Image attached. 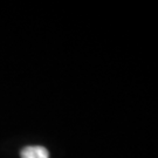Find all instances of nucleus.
Returning <instances> with one entry per match:
<instances>
[{"mask_svg":"<svg viewBox=\"0 0 158 158\" xmlns=\"http://www.w3.org/2000/svg\"><path fill=\"white\" fill-rule=\"evenodd\" d=\"M21 158H49V153L44 147L31 145L23 149Z\"/></svg>","mask_w":158,"mask_h":158,"instance_id":"f257e3e1","label":"nucleus"}]
</instances>
